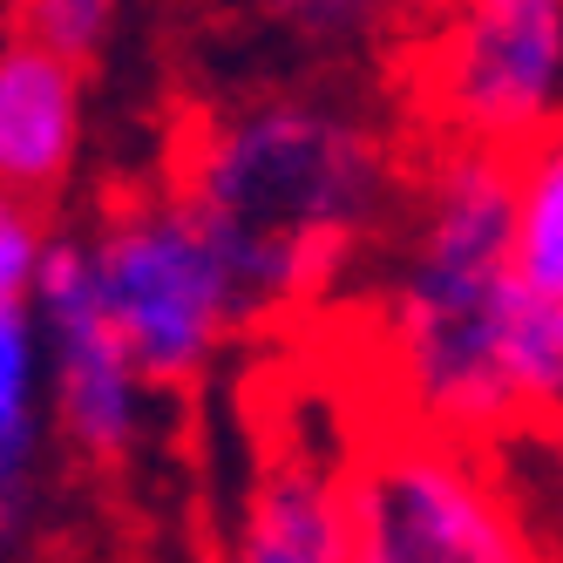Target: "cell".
<instances>
[{
	"instance_id": "16",
	"label": "cell",
	"mask_w": 563,
	"mask_h": 563,
	"mask_svg": "<svg viewBox=\"0 0 563 563\" xmlns=\"http://www.w3.org/2000/svg\"><path fill=\"white\" fill-rule=\"evenodd\" d=\"M190 563H205V556H190Z\"/></svg>"
},
{
	"instance_id": "10",
	"label": "cell",
	"mask_w": 563,
	"mask_h": 563,
	"mask_svg": "<svg viewBox=\"0 0 563 563\" xmlns=\"http://www.w3.org/2000/svg\"><path fill=\"white\" fill-rule=\"evenodd\" d=\"M503 170H509V272L522 299L563 306V123L503 156Z\"/></svg>"
},
{
	"instance_id": "7",
	"label": "cell",
	"mask_w": 563,
	"mask_h": 563,
	"mask_svg": "<svg viewBox=\"0 0 563 563\" xmlns=\"http://www.w3.org/2000/svg\"><path fill=\"white\" fill-rule=\"evenodd\" d=\"M224 563H346L340 434H312L299 415L265 441L238 496Z\"/></svg>"
},
{
	"instance_id": "2",
	"label": "cell",
	"mask_w": 563,
	"mask_h": 563,
	"mask_svg": "<svg viewBox=\"0 0 563 563\" xmlns=\"http://www.w3.org/2000/svg\"><path fill=\"white\" fill-rule=\"evenodd\" d=\"M522 286L509 272V170L475 150H421L394 231L360 286L353 340L367 408L415 428L509 449L530 434L509 387Z\"/></svg>"
},
{
	"instance_id": "5",
	"label": "cell",
	"mask_w": 563,
	"mask_h": 563,
	"mask_svg": "<svg viewBox=\"0 0 563 563\" xmlns=\"http://www.w3.org/2000/svg\"><path fill=\"white\" fill-rule=\"evenodd\" d=\"M82 245L102 312L150 394L197 387L245 333L231 278L205 245V231L190 224V211L170 197V184L123 190Z\"/></svg>"
},
{
	"instance_id": "15",
	"label": "cell",
	"mask_w": 563,
	"mask_h": 563,
	"mask_svg": "<svg viewBox=\"0 0 563 563\" xmlns=\"http://www.w3.org/2000/svg\"><path fill=\"white\" fill-rule=\"evenodd\" d=\"M387 8H394V21H400V27H408V34H415L421 21H434L441 8H449V0H387Z\"/></svg>"
},
{
	"instance_id": "1",
	"label": "cell",
	"mask_w": 563,
	"mask_h": 563,
	"mask_svg": "<svg viewBox=\"0 0 563 563\" xmlns=\"http://www.w3.org/2000/svg\"><path fill=\"white\" fill-rule=\"evenodd\" d=\"M415 170V136L333 75L258 82L184 115L170 197L218 252L245 333H278L367 286Z\"/></svg>"
},
{
	"instance_id": "3",
	"label": "cell",
	"mask_w": 563,
	"mask_h": 563,
	"mask_svg": "<svg viewBox=\"0 0 563 563\" xmlns=\"http://www.w3.org/2000/svg\"><path fill=\"white\" fill-rule=\"evenodd\" d=\"M346 563H550L509 455L360 408L340 434Z\"/></svg>"
},
{
	"instance_id": "11",
	"label": "cell",
	"mask_w": 563,
	"mask_h": 563,
	"mask_svg": "<svg viewBox=\"0 0 563 563\" xmlns=\"http://www.w3.org/2000/svg\"><path fill=\"white\" fill-rule=\"evenodd\" d=\"M238 8L306 62H360L408 42V27L394 21L387 0H238Z\"/></svg>"
},
{
	"instance_id": "6",
	"label": "cell",
	"mask_w": 563,
	"mask_h": 563,
	"mask_svg": "<svg viewBox=\"0 0 563 563\" xmlns=\"http://www.w3.org/2000/svg\"><path fill=\"white\" fill-rule=\"evenodd\" d=\"M27 312H34V333H42L48 421L68 434V449L89 462L136 455L143 421H150V387L136 380L130 353L102 312L82 238H68V231L48 238L42 272L27 286Z\"/></svg>"
},
{
	"instance_id": "8",
	"label": "cell",
	"mask_w": 563,
	"mask_h": 563,
	"mask_svg": "<svg viewBox=\"0 0 563 563\" xmlns=\"http://www.w3.org/2000/svg\"><path fill=\"white\" fill-rule=\"evenodd\" d=\"M82 130H89L82 68L8 34L0 42V190L27 211L55 205L82 164Z\"/></svg>"
},
{
	"instance_id": "13",
	"label": "cell",
	"mask_w": 563,
	"mask_h": 563,
	"mask_svg": "<svg viewBox=\"0 0 563 563\" xmlns=\"http://www.w3.org/2000/svg\"><path fill=\"white\" fill-rule=\"evenodd\" d=\"M503 455H509V475H516L522 503H530V522H537L550 563H563V421L509 441Z\"/></svg>"
},
{
	"instance_id": "4",
	"label": "cell",
	"mask_w": 563,
	"mask_h": 563,
	"mask_svg": "<svg viewBox=\"0 0 563 563\" xmlns=\"http://www.w3.org/2000/svg\"><path fill=\"white\" fill-rule=\"evenodd\" d=\"M400 62L421 150L516 156L563 123V0H449L400 42Z\"/></svg>"
},
{
	"instance_id": "9",
	"label": "cell",
	"mask_w": 563,
	"mask_h": 563,
	"mask_svg": "<svg viewBox=\"0 0 563 563\" xmlns=\"http://www.w3.org/2000/svg\"><path fill=\"white\" fill-rule=\"evenodd\" d=\"M48 394H42V333L27 299H0V563L34 530V475H42Z\"/></svg>"
},
{
	"instance_id": "14",
	"label": "cell",
	"mask_w": 563,
	"mask_h": 563,
	"mask_svg": "<svg viewBox=\"0 0 563 563\" xmlns=\"http://www.w3.org/2000/svg\"><path fill=\"white\" fill-rule=\"evenodd\" d=\"M48 238L55 231L42 224V211H27V205H14V197L0 190V299H27Z\"/></svg>"
},
{
	"instance_id": "12",
	"label": "cell",
	"mask_w": 563,
	"mask_h": 563,
	"mask_svg": "<svg viewBox=\"0 0 563 563\" xmlns=\"http://www.w3.org/2000/svg\"><path fill=\"white\" fill-rule=\"evenodd\" d=\"M8 14H14V42L42 48L68 68H89L115 42L123 0H8Z\"/></svg>"
}]
</instances>
